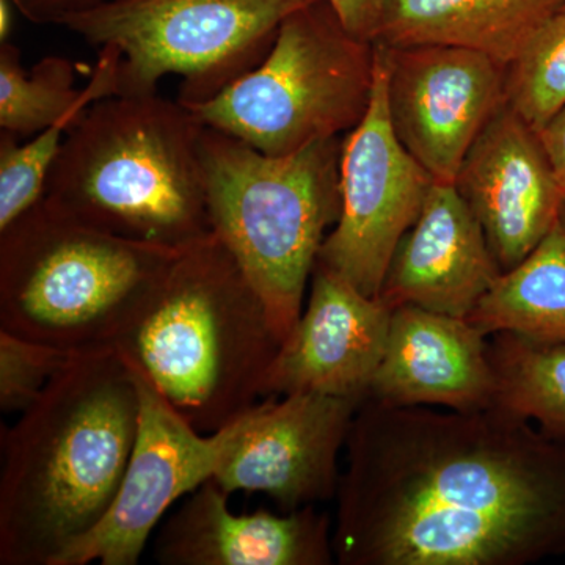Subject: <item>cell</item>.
I'll list each match as a JSON object with an SVG mask.
<instances>
[{
    "instance_id": "f1b7e54d",
    "label": "cell",
    "mask_w": 565,
    "mask_h": 565,
    "mask_svg": "<svg viewBox=\"0 0 565 565\" xmlns=\"http://www.w3.org/2000/svg\"><path fill=\"white\" fill-rule=\"evenodd\" d=\"M559 225L563 226V230L565 232V203H564V206H563V211H561Z\"/></svg>"
},
{
    "instance_id": "3957f363",
    "label": "cell",
    "mask_w": 565,
    "mask_h": 565,
    "mask_svg": "<svg viewBox=\"0 0 565 565\" xmlns=\"http://www.w3.org/2000/svg\"><path fill=\"white\" fill-rule=\"evenodd\" d=\"M203 129L158 92L106 96L70 129L41 200L125 239L188 247L212 233Z\"/></svg>"
},
{
    "instance_id": "ac0fdd59",
    "label": "cell",
    "mask_w": 565,
    "mask_h": 565,
    "mask_svg": "<svg viewBox=\"0 0 565 565\" xmlns=\"http://www.w3.org/2000/svg\"><path fill=\"white\" fill-rule=\"evenodd\" d=\"M564 6L565 0H386L374 43L463 47L508 66Z\"/></svg>"
},
{
    "instance_id": "7402d4cb",
    "label": "cell",
    "mask_w": 565,
    "mask_h": 565,
    "mask_svg": "<svg viewBox=\"0 0 565 565\" xmlns=\"http://www.w3.org/2000/svg\"><path fill=\"white\" fill-rule=\"evenodd\" d=\"M77 65L66 57L41 58L25 73L21 51L0 43V129L33 137L76 106L84 87H76Z\"/></svg>"
},
{
    "instance_id": "2e32d148",
    "label": "cell",
    "mask_w": 565,
    "mask_h": 565,
    "mask_svg": "<svg viewBox=\"0 0 565 565\" xmlns=\"http://www.w3.org/2000/svg\"><path fill=\"white\" fill-rule=\"evenodd\" d=\"M497 394L490 345L473 323L415 305L394 308L367 397L473 412L497 404Z\"/></svg>"
},
{
    "instance_id": "8fae6325",
    "label": "cell",
    "mask_w": 565,
    "mask_h": 565,
    "mask_svg": "<svg viewBox=\"0 0 565 565\" xmlns=\"http://www.w3.org/2000/svg\"><path fill=\"white\" fill-rule=\"evenodd\" d=\"M382 47L394 134L435 182L455 184L465 156L505 103L508 66L441 44Z\"/></svg>"
},
{
    "instance_id": "6da1fadb",
    "label": "cell",
    "mask_w": 565,
    "mask_h": 565,
    "mask_svg": "<svg viewBox=\"0 0 565 565\" xmlns=\"http://www.w3.org/2000/svg\"><path fill=\"white\" fill-rule=\"evenodd\" d=\"M337 490L341 565H527L565 555V440L500 405L366 397Z\"/></svg>"
},
{
    "instance_id": "7c38bea8",
    "label": "cell",
    "mask_w": 565,
    "mask_h": 565,
    "mask_svg": "<svg viewBox=\"0 0 565 565\" xmlns=\"http://www.w3.org/2000/svg\"><path fill=\"white\" fill-rule=\"evenodd\" d=\"M363 401L321 393L264 397L241 418L212 479L230 494L266 493L285 512L337 497L338 459Z\"/></svg>"
},
{
    "instance_id": "9a60e30c",
    "label": "cell",
    "mask_w": 565,
    "mask_h": 565,
    "mask_svg": "<svg viewBox=\"0 0 565 565\" xmlns=\"http://www.w3.org/2000/svg\"><path fill=\"white\" fill-rule=\"evenodd\" d=\"M230 493L214 479L159 531L154 557L163 565H330L334 561L329 515L305 505L282 515L234 514Z\"/></svg>"
},
{
    "instance_id": "4316f807",
    "label": "cell",
    "mask_w": 565,
    "mask_h": 565,
    "mask_svg": "<svg viewBox=\"0 0 565 565\" xmlns=\"http://www.w3.org/2000/svg\"><path fill=\"white\" fill-rule=\"evenodd\" d=\"M537 134L565 193V106Z\"/></svg>"
},
{
    "instance_id": "ba28073f",
    "label": "cell",
    "mask_w": 565,
    "mask_h": 565,
    "mask_svg": "<svg viewBox=\"0 0 565 565\" xmlns=\"http://www.w3.org/2000/svg\"><path fill=\"white\" fill-rule=\"evenodd\" d=\"M318 0H117L61 28L121 61L117 95H147L174 74L178 102L196 106L258 66L282 21Z\"/></svg>"
},
{
    "instance_id": "83f0119b",
    "label": "cell",
    "mask_w": 565,
    "mask_h": 565,
    "mask_svg": "<svg viewBox=\"0 0 565 565\" xmlns=\"http://www.w3.org/2000/svg\"><path fill=\"white\" fill-rule=\"evenodd\" d=\"M13 6L11 0H0V43L10 41L11 31H13Z\"/></svg>"
},
{
    "instance_id": "8992f818",
    "label": "cell",
    "mask_w": 565,
    "mask_h": 565,
    "mask_svg": "<svg viewBox=\"0 0 565 565\" xmlns=\"http://www.w3.org/2000/svg\"><path fill=\"white\" fill-rule=\"evenodd\" d=\"M343 140L269 156L204 126L202 162L212 233L266 305L278 340L302 315L327 230L341 212Z\"/></svg>"
},
{
    "instance_id": "52a82bcc",
    "label": "cell",
    "mask_w": 565,
    "mask_h": 565,
    "mask_svg": "<svg viewBox=\"0 0 565 565\" xmlns=\"http://www.w3.org/2000/svg\"><path fill=\"white\" fill-rule=\"evenodd\" d=\"M374 85V43L345 31L327 0L289 14L258 66L191 107L207 128L269 156L351 132Z\"/></svg>"
},
{
    "instance_id": "44dd1931",
    "label": "cell",
    "mask_w": 565,
    "mask_h": 565,
    "mask_svg": "<svg viewBox=\"0 0 565 565\" xmlns=\"http://www.w3.org/2000/svg\"><path fill=\"white\" fill-rule=\"evenodd\" d=\"M490 360L497 374V405L565 440V344L492 334Z\"/></svg>"
},
{
    "instance_id": "9c48e42d",
    "label": "cell",
    "mask_w": 565,
    "mask_h": 565,
    "mask_svg": "<svg viewBox=\"0 0 565 565\" xmlns=\"http://www.w3.org/2000/svg\"><path fill=\"white\" fill-rule=\"evenodd\" d=\"M390 121L384 47L374 43V85L362 121L341 147V212L318 262L379 297L404 234L418 218L433 185Z\"/></svg>"
},
{
    "instance_id": "d4e9b609",
    "label": "cell",
    "mask_w": 565,
    "mask_h": 565,
    "mask_svg": "<svg viewBox=\"0 0 565 565\" xmlns=\"http://www.w3.org/2000/svg\"><path fill=\"white\" fill-rule=\"evenodd\" d=\"M345 31L356 39L374 43L381 28L386 0H327Z\"/></svg>"
},
{
    "instance_id": "277c9868",
    "label": "cell",
    "mask_w": 565,
    "mask_h": 565,
    "mask_svg": "<svg viewBox=\"0 0 565 565\" xmlns=\"http://www.w3.org/2000/svg\"><path fill=\"white\" fill-rule=\"evenodd\" d=\"M117 345L182 418L212 434L264 399L281 341L243 267L211 233L177 253Z\"/></svg>"
},
{
    "instance_id": "e0dca14e",
    "label": "cell",
    "mask_w": 565,
    "mask_h": 565,
    "mask_svg": "<svg viewBox=\"0 0 565 565\" xmlns=\"http://www.w3.org/2000/svg\"><path fill=\"white\" fill-rule=\"evenodd\" d=\"M503 274L478 218L452 182H433L394 252L379 294L392 310L415 305L467 319Z\"/></svg>"
},
{
    "instance_id": "484cf974",
    "label": "cell",
    "mask_w": 565,
    "mask_h": 565,
    "mask_svg": "<svg viewBox=\"0 0 565 565\" xmlns=\"http://www.w3.org/2000/svg\"><path fill=\"white\" fill-rule=\"evenodd\" d=\"M25 20L35 24L61 25L76 14L102 9L117 0H11Z\"/></svg>"
},
{
    "instance_id": "4fadbf2b",
    "label": "cell",
    "mask_w": 565,
    "mask_h": 565,
    "mask_svg": "<svg viewBox=\"0 0 565 565\" xmlns=\"http://www.w3.org/2000/svg\"><path fill=\"white\" fill-rule=\"evenodd\" d=\"M455 185L503 273L522 263L555 228L565 203L537 131L508 103L465 156Z\"/></svg>"
},
{
    "instance_id": "5bb4252c",
    "label": "cell",
    "mask_w": 565,
    "mask_h": 565,
    "mask_svg": "<svg viewBox=\"0 0 565 565\" xmlns=\"http://www.w3.org/2000/svg\"><path fill=\"white\" fill-rule=\"evenodd\" d=\"M392 308L316 262L310 297L275 356L264 397L321 393L366 399L384 356Z\"/></svg>"
},
{
    "instance_id": "cb8c5ba5",
    "label": "cell",
    "mask_w": 565,
    "mask_h": 565,
    "mask_svg": "<svg viewBox=\"0 0 565 565\" xmlns=\"http://www.w3.org/2000/svg\"><path fill=\"white\" fill-rule=\"evenodd\" d=\"M74 352L0 329V408L22 414L31 407Z\"/></svg>"
},
{
    "instance_id": "d6986e66",
    "label": "cell",
    "mask_w": 565,
    "mask_h": 565,
    "mask_svg": "<svg viewBox=\"0 0 565 565\" xmlns=\"http://www.w3.org/2000/svg\"><path fill=\"white\" fill-rule=\"evenodd\" d=\"M490 337L514 333L565 344V232L557 223L522 263L505 270L468 316Z\"/></svg>"
},
{
    "instance_id": "603a6c76",
    "label": "cell",
    "mask_w": 565,
    "mask_h": 565,
    "mask_svg": "<svg viewBox=\"0 0 565 565\" xmlns=\"http://www.w3.org/2000/svg\"><path fill=\"white\" fill-rule=\"evenodd\" d=\"M505 103L541 131L565 106V6L505 68Z\"/></svg>"
},
{
    "instance_id": "5b68a950",
    "label": "cell",
    "mask_w": 565,
    "mask_h": 565,
    "mask_svg": "<svg viewBox=\"0 0 565 565\" xmlns=\"http://www.w3.org/2000/svg\"><path fill=\"white\" fill-rule=\"evenodd\" d=\"M180 250L102 232L40 200L0 232V329L68 352L117 345Z\"/></svg>"
},
{
    "instance_id": "7a4b0ae2",
    "label": "cell",
    "mask_w": 565,
    "mask_h": 565,
    "mask_svg": "<svg viewBox=\"0 0 565 565\" xmlns=\"http://www.w3.org/2000/svg\"><path fill=\"white\" fill-rule=\"evenodd\" d=\"M140 394L118 345L74 352L2 434L0 564L52 565L102 522L136 441Z\"/></svg>"
},
{
    "instance_id": "ffe728a7",
    "label": "cell",
    "mask_w": 565,
    "mask_h": 565,
    "mask_svg": "<svg viewBox=\"0 0 565 565\" xmlns=\"http://www.w3.org/2000/svg\"><path fill=\"white\" fill-rule=\"evenodd\" d=\"M120 61L114 46L99 47L98 62L79 102L31 141L21 143L13 134L0 131V232L43 199L52 166L84 111L99 99L117 95Z\"/></svg>"
},
{
    "instance_id": "30bf717a",
    "label": "cell",
    "mask_w": 565,
    "mask_h": 565,
    "mask_svg": "<svg viewBox=\"0 0 565 565\" xmlns=\"http://www.w3.org/2000/svg\"><path fill=\"white\" fill-rule=\"evenodd\" d=\"M129 363L139 386L140 414L120 489L102 522L52 565L139 563L148 539L167 511L214 478L239 429L243 416L217 433H200L131 360Z\"/></svg>"
}]
</instances>
